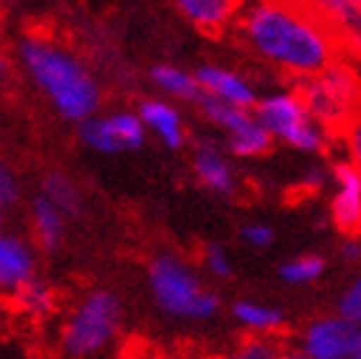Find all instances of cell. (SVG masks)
I'll use <instances>...</instances> for the list:
<instances>
[{
  "instance_id": "3957f363",
  "label": "cell",
  "mask_w": 361,
  "mask_h": 359,
  "mask_svg": "<svg viewBox=\"0 0 361 359\" xmlns=\"http://www.w3.org/2000/svg\"><path fill=\"white\" fill-rule=\"evenodd\" d=\"M295 90L300 93L310 116L334 136L361 108L359 67L346 54L334 59L326 69H320L318 75L295 80Z\"/></svg>"
},
{
  "instance_id": "ba28073f",
  "label": "cell",
  "mask_w": 361,
  "mask_h": 359,
  "mask_svg": "<svg viewBox=\"0 0 361 359\" xmlns=\"http://www.w3.org/2000/svg\"><path fill=\"white\" fill-rule=\"evenodd\" d=\"M320 21L331 28L341 52L361 59V0H302Z\"/></svg>"
},
{
  "instance_id": "44dd1931",
  "label": "cell",
  "mask_w": 361,
  "mask_h": 359,
  "mask_svg": "<svg viewBox=\"0 0 361 359\" xmlns=\"http://www.w3.org/2000/svg\"><path fill=\"white\" fill-rule=\"evenodd\" d=\"M44 195H47L49 201L54 203L59 211H62V216H80L82 213V198H80L77 187L72 185L64 175H59V172L49 175V177L44 180Z\"/></svg>"
},
{
  "instance_id": "1f68e13d",
  "label": "cell",
  "mask_w": 361,
  "mask_h": 359,
  "mask_svg": "<svg viewBox=\"0 0 361 359\" xmlns=\"http://www.w3.org/2000/svg\"><path fill=\"white\" fill-rule=\"evenodd\" d=\"M8 77H11V62H8V57L0 52V83H6Z\"/></svg>"
},
{
  "instance_id": "9a60e30c",
  "label": "cell",
  "mask_w": 361,
  "mask_h": 359,
  "mask_svg": "<svg viewBox=\"0 0 361 359\" xmlns=\"http://www.w3.org/2000/svg\"><path fill=\"white\" fill-rule=\"evenodd\" d=\"M149 77H152L154 88H159L167 98L182 100V103H200L202 100V88L197 77L174 67V64H157L152 67Z\"/></svg>"
},
{
  "instance_id": "74e56055",
  "label": "cell",
  "mask_w": 361,
  "mask_h": 359,
  "mask_svg": "<svg viewBox=\"0 0 361 359\" xmlns=\"http://www.w3.org/2000/svg\"><path fill=\"white\" fill-rule=\"evenodd\" d=\"M238 3H241V6H243V3H246V0H238Z\"/></svg>"
},
{
  "instance_id": "6da1fadb",
  "label": "cell",
  "mask_w": 361,
  "mask_h": 359,
  "mask_svg": "<svg viewBox=\"0 0 361 359\" xmlns=\"http://www.w3.org/2000/svg\"><path fill=\"white\" fill-rule=\"evenodd\" d=\"M236 28L259 59L292 77V83L318 75L343 54L331 28L302 0H246Z\"/></svg>"
},
{
  "instance_id": "e575fe53",
  "label": "cell",
  "mask_w": 361,
  "mask_h": 359,
  "mask_svg": "<svg viewBox=\"0 0 361 359\" xmlns=\"http://www.w3.org/2000/svg\"><path fill=\"white\" fill-rule=\"evenodd\" d=\"M356 352L361 354V331H359V341H356Z\"/></svg>"
},
{
  "instance_id": "83f0119b",
  "label": "cell",
  "mask_w": 361,
  "mask_h": 359,
  "mask_svg": "<svg viewBox=\"0 0 361 359\" xmlns=\"http://www.w3.org/2000/svg\"><path fill=\"white\" fill-rule=\"evenodd\" d=\"M16 195H18V187H16L13 177H11V172H8L6 167L0 165V201L13 203Z\"/></svg>"
},
{
  "instance_id": "7c38bea8",
  "label": "cell",
  "mask_w": 361,
  "mask_h": 359,
  "mask_svg": "<svg viewBox=\"0 0 361 359\" xmlns=\"http://www.w3.org/2000/svg\"><path fill=\"white\" fill-rule=\"evenodd\" d=\"M195 77L202 88V95L216 98V100L231 105H241V108H254V103H257L254 88L231 69H223L218 64H202L195 72Z\"/></svg>"
},
{
  "instance_id": "277c9868",
  "label": "cell",
  "mask_w": 361,
  "mask_h": 359,
  "mask_svg": "<svg viewBox=\"0 0 361 359\" xmlns=\"http://www.w3.org/2000/svg\"><path fill=\"white\" fill-rule=\"evenodd\" d=\"M254 116L271 134V139H279L300 152H323L336 139L310 116L295 88L257 98Z\"/></svg>"
},
{
  "instance_id": "4dcf8cb0",
  "label": "cell",
  "mask_w": 361,
  "mask_h": 359,
  "mask_svg": "<svg viewBox=\"0 0 361 359\" xmlns=\"http://www.w3.org/2000/svg\"><path fill=\"white\" fill-rule=\"evenodd\" d=\"M159 359H208V357H202V354H195V352H190V349H174L172 354H164V352H159Z\"/></svg>"
},
{
  "instance_id": "ffe728a7",
  "label": "cell",
  "mask_w": 361,
  "mask_h": 359,
  "mask_svg": "<svg viewBox=\"0 0 361 359\" xmlns=\"http://www.w3.org/2000/svg\"><path fill=\"white\" fill-rule=\"evenodd\" d=\"M13 303L21 313H31V316H47L54 311V295L44 283L36 280H26L13 290Z\"/></svg>"
},
{
  "instance_id": "8d00e7d4",
  "label": "cell",
  "mask_w": 361,
  "mask_h": 359,
  "mask_svg": "<svg viewBox=\"0 0 361 359\" xmlns=\"http://www.w3.org/2000/svg\"><path fill=\"white\" fill-rule=\"evenodd\" d=\"M356 67H359V77H361V59H359V62H356Z\"/></svg>"
},
{
  "instance_id": "4316f807",
  "label": "cell",
  "mask_w": 361,
  "mask_h": 359,
  "mask_svg": "<svg viewBox=\"0 0 361 359\" xmlns=\"http://www.w3.org/2000/svg\"><path fill=\"white\" fill-rule=\"evenodd\" d=\"M241 236L254 247H267L271 242V231L267 226H243Z\"/></svg>"
},
{
  "instance_id": "5bb4252c",
  "label": "cell",
  "mask_w": 361,
  "mask_h": 359,
  "mask_svg": "<svg viewBox=\"0 0 361 359\" xmlns=\"http://www.w3.org/2000/svg\"><path fill=\"white\" fill-rule=\"evenodd\" d=\"M195 172L210 190L221 195H231L236 190V180H233L228 162L223 159L221 149L210 141H197L195 146Z\"/></svg>"
},
{
  "instance_id": "ac0fdd59",
  "label": "cell",
  "mask_w": 361,
  "mask_h": 359,
  "mask_svg": "<svg viewBox=\"0 0 361 359\" xmlns=\"http://www.w3.org/2000/svg\"><path fill=\"white\" fill-rule=\"evenodd\" d=\"M34 226H36V236H39V242H42V247L47 252H54L62 244V234H64L62 211L49 201L47 195L34 201Z\"/></svg>"
},
{
  "instance_id": "30bf717a",
  "label": "cell",
  "mask_w": 361,
  "mask_h": 359,
  "mask_svg": "<svg viewBox=\"0 0 361 359\" xmlns=\"http://www.w3.org/2000/svg\"><path fill=\"white\" fill-rule=\"evenodd\" d=\"M359 329L348 318H328L310 326L305 336V352L313 359H346L356 352Z\"/></svg>"
},
{
  "instance_id": "f546056e",
  "label": "cell",
  "mask_w": 361,
  "mask_h": 359,
  "mask_svg": "<svg viewBox=\"0 0 361 359\" xmlns=\"http://www.w3.org/2000/svg\"><path fill=\"white\" fill-rule=\"evenodd\" d=\"M323 182H326V175L320 172V170H310V172L302 177V182H300V190L305 195H310V193H315V190H320Z\"/></svg>"
},
{
  "instance_id": "836d02e7",
  "label": "cell",
  "mask_w": 361,
  "mask_h": 359,
  "mask_svg": "<svg viewBox=\"0 0 361 359\" xmlns=\"http://www.w3.org/2000/svg\"><path fill=\"white\" fill-rule=\"evenodd\" d=\"M346 359H361V354H359V352H354V354H348Z\"/></svg>"
},
{
  "instance_id": "7a4b0ae2",
  "label": "cell",
  "mask_w": 361,
  "mask_h": 359,
  "mask_svg": "<svg viewBox=\"0 0 361 359\" xmlns=\"http://www.w3.org/2000/svg\"><path fill=\"white\" fill-rule=\"evenodd\" d=\"M18 57L31 83L51 100L56 113L67 121H85L97 113L103 93L90 69L70 49L47 34H28L18 44Z\"/></svg>"
},
{
  "instance_id": "8992f818",
  "label": "cell",
  "mask_w": 361,
  "mask_h": 359,
  "mask_svg": "<svg viewBox=\"0 0 361 359\" xmlns=\"http://www.w3.org/2000/svg\"><path fill=\"white\" fill-rule=\"evenodd\" d=\"M152 285L161 308L177 316H210L218 308L216 295L197 290L195 277L172 257H161L152 264Z\"/></svg>"
},
{
  "instance_id": "5b68a950",
  "label": "cell",
  "mask_w": 361,
  "mask_h": 359,
  "mask_svg": "<svg viewBox=\"0 0 361 359\" xmlns=\"http://www.w3.org/2000/svg\"><path fill=\"white\" fill-rule=\"evenodd\" d=\"M121 324L118 300L111 293H95L80 305L62 331V352L70 359H87L103 352Z\"/></svg>"
},
{
  "instance_id": "d590c367",
  "label": "cell",
  "mask_w": 361,
  "mask_h": 359,
  "mask_svg": "<svg viewBox=\"0 0 361 359\" xmlns=\"http://www.w3.org/2000/svg\"><path fill=\"white\" fill-rule=\"evenodd\" d=\"M3 206H6V203L0 201V221H3Z\"/></svg>"
},
{
  "instance_id": "f1b7e54d",
  "label": "cell",
  "mask_w": 361,
  "mask_h": 359,
  "mask_svg": "<svg viewBox=\"0 0 361 359\" xmlns=\"http://www.w3.org/2000/svg\"><path fill=\"white\" fill-rule=\"evenodd\" d=\"M208 264L216 275H228L231 272L228 259H226V254H223V249H218V247H208Z\"/></svg>"
},
{
  "instance_id": "d6a6232c",
  "label": "cell",
  "mask_w": 361,
  "mask_h": 359,
  "mask_svg": "<svg viewBox=\"0 0 361 359\" xmlns=\"http://www.w3.org/2000/svg\"><path fill=\"white\" fill-rule=\"evenodd\" d=\"M277 359H313L310 354H300V352H282Z\"/></svg>"
},
{
  "instance_id": "7402d4cb",
  "label": "cell",
  "mask_w": 361,
  "mask_h": 359,
  "mask_svg": "<svg viewBox=\"0 0 361 359\" xmlns=\"http://www.w3.org/2000/svg\"><path fill=\"white\" fill-rule=\"evenodd\" d=\"M271 141L274 139H271V134L267 131L264 126L259 124V118L251 126H246L243 131L228 136L231 152L236 154V157H259V154L269 152Z\"/></svg>"
},
{
  "instance_id": "d4e9b609",
  "label": "cell",
  "mask_w": 361,
  "mask_h": 359,
  "mask_svg": "<svg viewBox=\"0 0 361 359\" xmlns=\"http://www.w3.org/2000/svg\"><path fill=\"white\" fill-rule=\"evenodd\" d=\"M320 269H323V259H318V257H300V259L279 269V275L285 277L287 283H307V280L320 275Z\"/></svg>"
},
{
  "instance_id": "d6986e66",
  "label": "cell",
  "mask_w": 361,
  "mask_h": 359,
  "mask_svg": "<svg viewBox=\"0 0 361 359\" xmlns=\"http://www.w3.org/2000/svg\"><path fill=\"white\" fill-rule=\"evenodd\" d=\"M282 352H285L282 336H251V334H246L231 352L208 359H277Z\"/></svg>"
},
{
  "instance_id": "52a82bcc",
  "label": "cell",
  "mask_w": 361,
  "mask_h": 359,
  "mask_svg": "<svg viewBox=\"0 0 361 359\" xmlns=\"http://www.w3.org/2000/svg\"><path fill=\"white\" fill-rule=\"evenodd\" d=\"M80 139L103 154H118L139 149L146 139V126L139 113H113V116H90L80 121Z\"/></svg>"
},
{
  "instance_id": "9c48e42d",
  "label": "cell",
  "mask_w": 361,
  "mask_h": 359,
  "mask_svg": "<svg viewBox=\"0 0 361 359\" xmlns=\"http://www.w3.org/2000/svg\"><path fill=\"white\" fill-rule=\"evenodd\" d=\"M334 180L338 185L331 203L336 228L346 236H361V172L346 159L334 165Z\"/></svg>"
},
{
  "instance_id": "8fae6325",
  "label": "cell",
  "mask_w": 361,
  "mask_h": 359,
  "mask_svg": "<svg viewBox=\"0 0 361 359\" xmlns=\"http://www.w3.org/2000/svg\"><path fill=\"white\" fill-rule=\"evenodd\" d=\"M172 3L197 31L208 36H221L231 26H236L241 11L238 0H172Z\"/></svg>"
},
{
  "instance_id": "484cf974",
  "label": "cell",
  "mask_w": 361,
  "mask_h": 359,
  "mask_svg": "<svg viewBox=\"0 0 361 359\" xmlns=\"http://www.w3.org/2000/svg\"><path fill=\"white\" fill-rule=\"evenodd\" d=\"M338 308H341V316L343 318L354 321V324H361V280L346 293V295H343Z\"/></svg>"
},
{
  "instance_id": "4fadbf2b",
  "label": "cell",
  "mask_w": 361,
  "mask_h": 359,
  "mask_svg": "<svg viewBox=\"0 0 361 359\" xmlns=\"http://www.w3.org/2000/svg\"><path fill=\"white\" fill-rule=\"evenodd\" d=\"M139 118L144 121V126L149 131H154L157 136L169 146V149H180L185 144V126H182L180 111L174 108L169 100L154 98V100H144L139 105Z\"/></svg>"
},
{
  "instance_id": "603a6c76",
  "label": "cell",
  "mask_w": 361,
  "mask_h": 359,
  "mask_svg": "<svg viewBox=\"0 0 361 359\" xmlns=\"http://www.w3.org/2000/svg\"><path fill=\"white\" fill-rule=\"evenodd\" d=\"M336 141H341L348 162L361 172V108L348 118L346 126L336 134Z\"/></svg>"
},
{
  "instance_id": "e0dca14e",
  "label": "cell",
  "mask_w": 361,
  "mask_h": 359,
  "mask_svg": "<svg viewBox=\"0 0 361 359\" xmlns=\"http://www.w3.org/2000/svg\"><path fill=\"white\" fill-rule=\"evenodd\" d=\"M202 108V113L218 126L223 131L228 134H238L243 131L246 126H251L257 121L254 116V108H241V105H231V103H223V100H216V98H208L202 95V100L197 103Z\"/></svg>"
},
{
  "instance_id": "2e32d148",
  "label": "cell",
  "mask_w": 361,
  "mask_h": 359,
  "mask_svg": "<svg viewBox=\"0 0 361 359\" xmlns=\"http://www.w3.org/2000/svg\"><path fill=\"white\" fill-rule=\"evenodd\" d=\"M31 277V254L21 242L0 236V290H16Z\"/></svg>"
},
{
  "instance_id": "cb8c5ba5",
  "label": "cell",
  "mask_w": 361,
  "mask_h": 359,
  "mask_svg": "<svg viewBox=\"0 0 361 359\" xmlns=\"http://www.w3.org/2000/svg\"><path fill=\"white\" fill-rule=\"evenodd\" d=\"M236 316L241 318L246 326H251V329H262V331L279 329V324H282V316H279V313L267 311V308H259V305H251V303H238Z\"/></svg>"
}]
</instances>
